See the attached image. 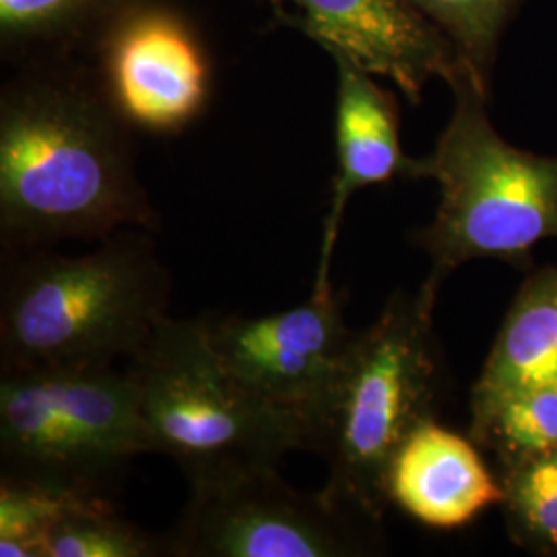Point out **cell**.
<instances>
[{"instance_id":"obj_1","label":"cell","mask_w":557,"mask_h":557,"mask_svg":"<svg viewBox=\"0 0 557 557\" xmlns=\"http://www.w3.org/2000/svg\"><path fill=\"white\" fill-rule=\"evenodd\" d=\"M135 128L81 57L15 66L0 89V248L161 230L137 174Z\"/></svg>"},{"instance_id":"obj_2","label":"cell","mask_w":557,"mask_h":557,"mask_svg":"<svg viewBox=\"0 0 557 557\" xmlns=\"http://www.w3.org/2000/svg\"><path fill=\"white\" fill-rule=\"evenodd\" d=\"M158 234L122 230L85 255L2 252L0 370L110 368L170 317Z\"/></svg>"},{"instance_id":"obj_3","label":"cell","mask_w":557,"mask_h":557,"mask_svg":"<svg viewBox=\"0 0 557 557\" xmlns=\"http://www.w3.org/2000/svg\"><path fill=\"white\" fill-rule=\"evenodd\" d=\"M438 294L398 292L359 331L308 450L329 465L326 498L374 524L391 506L386 481L398 448L436 419L446 376L434 333Z\"/></svg>"},{"instance_id":"obj_4","label":"cell","mask_w":557,"mask_h":557,"mask_svg":"<svg viewBox=\"0 0 557 557\" xmlns=\"http://www.w3.org/2000/svg\"><path fill=\"white\" fill-rule=\"evenodd\" d=\"M455 110L434 151L411 161L409 180H434L440 205L416 239L432 260L425 285L440 292L458 267L479 259L527 264L541 239H557V158L518 149L487 114L490 87L460 64L446 81Z\"/></svg>"},{"instance_id":"obj_5","label":"cell","mask_w":557,"mask_h":557,"mask_svg":"<svg viewBox=\"0 0 557 557\" xmlns=\"http://www.w3.org/2000/svg\"><path fill=\"white\" fill-rule=\"evenodd\" d=\"M151 453L174 458L188 483L275 465L306 450L298 421L242 388L199 319H168L128 361Z\"/></svg>"},{"instance_id":"obj_6","label":"cell","mask_w":557,"mask_h":557,"mask_svg":"<svg viewBox=\"0 0 557 557\" xmlns=\"http://www.w3.org/2000/svg\"><path fill=\"white\" fill-rule=\"evenodd\" d=\"M151 453L128 372L0 370V478L108 496Z\"/></svg>"},{"instance_id":"obj_7","label":"cell","mask_w":557,"mask_h":557,"mask_svg":"<svg viewBox=\"0 0 557 557\" xmlns=\"http://www.w3.org/2000/svg\"><path fill=\"white\" fill-rule=\"evenodd\" d=\"M190 485L168 557H354L374 554L380 524L285 483L275 465Z\"/></svg>"},{"instance_id":"obj_8","label":"cell","mask_w":557,"mask_h":557,"mask_svg":"<svg viewBox=\"0 0 557 557\" xmlns=\"http://www.w3.org/2000/svg\"><path fill=\"white\" fill-rule=\"evenodd\" d=\"M205 335L221 366L260 403L296 419L306 450L356 335L333 287L312 289L296 308L264 314H205Z\"/></svg>"},{"instance_id":"obj_9","label":"cell","mask_w":557,"mask_h":557,"mask_svg":"<svg viewBox=\"0 0 557 557\" xmlns=\"http://www.w3.org/2000/svg\"><path fill=\"white\" fill-rule=\"evenodd\" d=\"M87 59L108 100L137 133L178 135L211 100V60L199 32L160 0L124 11Z\"/></svg>"},{"instance_id":"obj_10","label":"cell","mask_w":557,"mask_h":557,"mask_svg":"<svg viewBox=\"0 0 557 557\" xmlns=\"http://www.w3.org/2000/svg\"><path fill=\"white\" fill-rule=\"evenodd\" d=\"M278 20L419 103L432 79L460 64L455 44L409 0H269Z\"/></svg>"},{"instance_id":"obj_11","label":"cell","mask_w":557,"mask_h":557,"mask_svg":"<svg viewBox=\"0 0 557 557\" xmlns=\"http://www.w3.org/2000/svg\"><path fill=\"white\" fill-rule=\"evenodd\" d=\"M337 110H335V156L337 174L333 180L331 207L322 227V246L312 289H329L331 259L347 202L376 184L409 178L411 161L400 147L398 106L395 96L382 89L374 75L351 60L335 54Z\"/></svg>"},{"instance_id":"obj_12","label":"cell","mask_w":557,"mask_h":557,"mask_svg":"<svg viewBox=\"0 0 557 557\" xmlns=\"http://www.w3.org/2000/svg\"><path fill=\"white\" fill-rule=\"evenodd\" d=\"M388 502L419 524L453 531L502 502V485L471 438L423 421L398 448L386 481Z\"/></svg>"},{"instance_id":"obj_13","label":"cell","mask_w":557,"mask_h":557,"mask_svg":"<svg viewBox=\"0 0 557 557\" xmlns=\"http://www.w3.org/2000/svg\"><path fill=\"white\" fill-rule=\"evenodd\" d=\"M557 384V267L524 281L471 395Z\"/></svg>"},{"instance_id":"obj_14","label":"cell","mask_w":557,"mask_h":557,"mask_svg":"<svg viewBox=\"0 0 557 557\" xmlns=\"http://www.w3.org/2000/svg\"><path fill=\"white\" fill-rule=\"evenodd\" d=\"M143 0H0V54L21 66L87 54L124 11Z\"/></svg>"},{"instance_id":"obj_15","label":"cell","mask_w":557,"mask_h":557,"mask_svg":"<svg viewBox=\"0 0 557 557\" xmlns=\"http://www.w3.org/2000/svg\"><path fill=\"white\" fill-rule=\"evenodd\" d=\"M469 434L496 471L557 450V384L471 395Z\"/></svg>"},{"instance_id":"obj_16","label":"cell","mask_w":557,"mask_h":557,"mask_svg":"<svg viewBox=\"0 0 557 557\" xmlns=\"http://www.w3.org/2000/svg\"><path fill=\"white\" fill-rule=\"evenodd\" d=\"M41 557H168V545L122 517L112 498L66 494Z\"/></svg>"},{"instance_id":"obj_17","label":"cell","mask_w":557,"mask_h":557,"mask_svg":"<svg viewBox=\"0 0 557 557\" xmlns=\"http://www.w3.org/2000/svg\"><path fill=\"white\" fill-rule=\"evenodd\" d=\"M506 524L520 547L557 556V450L496 471Z\"/></svg>"},{"instance_id":"obj_18","label":"cell","mask_w":557,"mask_h":557,"mask_svg":"<svg viewBox=\"0 0 557 557\" xmlns=\"http://www.w3.org/2000/svg\"><path fill=\"white\" fill-rule=\"evenodd\" d=\"M455 44L460 60L490 87L506 23L522 0H409Z\"/></svg>"},{"instance_id":"obj_19","label":"cell","mask_w":557,"mask_h":557,"mask_svg":"<svg viewBox=\"0 0 557 557\" xmlns=\"http://www.w3.org/2000/svg\"><path fill=\"white\" fill-rule=\"evenodd\" d=\"M66 494L0 478V556L41 557V545Z\"/></svg>"}]
</instances>
